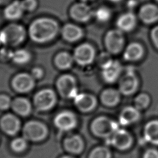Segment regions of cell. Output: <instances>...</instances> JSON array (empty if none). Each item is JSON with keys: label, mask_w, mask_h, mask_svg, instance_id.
<instances>
[{"label": "cell", "mask_w": 158, "mask_h": 158, "mask_svg": "<svg viewBox=\"0 0 158 158\" xmlns=\"http://www.w3.org/2000/svg\"><path fill=\"white\" fill-rule=\"evenodd\" d=\"M11 104L10 99L6 95H0V109H7Z\"/></svg>", "instance_id": "obj_35"}, {"label": "cell", "mask_w": 158, "mask_h": 158, "mask_svg": "<svg viewBox=\"0 0 158 158\" xmlns=\"http://www.w3.org/2000/svg\"><path fill=\"white\" fill-rule=\"evenodd\" d=\"M94 54V49L90 44H82L75 49L74 59L78 64L86 65L93 62Z\"/></svg>", "instance_id": "obj_10"}, {"label": "cell", "mask_w": 158, "mask_h": 158, "mask_svg": "<svg viewBox=\"0 0 158 158\" xmlns=\"http://www.w3.org/2000/svg\"><path fill=\"white\" fill-rule=\"evenodd\" d=\"M34 100L35 106L38 110H48L54 105L56 96L51 89H45L36 93Z\"/></svg>", "instance_id": "obj_9"}, {"label": "cell", "mask_w": 158, "mask_h": 158, "mask_svg": "<svg viewBox=\"0 0 158 158\" xmlns=\"http://www.w3.org/2000/svg\"><path fill=\"white\" fill-rule=\"evenodd\" d=\"M64 38L69 41H75L79 40L83 35V31L78 26L73 24H67L62 29Z\"/></svg>", "instance_id": "obj_24"}, {"label": "cell", "mask_w": 158, "mask_h": 158, "mask_svg": "<svg viewBox=\"0 0 158 158\" xmlns=\"http://www.w3.org/2000/svg\"><path fill=\"white\" fill-rule=\"evenodd\" d=\"M25 36L23 27L17 24H11L5 27L0 32L2 43L10 46H15L22 43Z\"/></svg>", "instance_id": "obj_3"}, {"label": "cell", "mask_w": 158, "mask_h": 158, "mask_svg": "<svg viewBox=\"0 0 158 158\" xmlns=\"http://www.w3.org/2000/svg\"><path fill=\"white\" fill-rule=\"evenodd\" d=\"M71 15L73 19L80 22L88 20L93 15V12L86 4L84 2L77 3L71 9Z\"/></svg>", "instance_id": "obj_19"}, {"label": "cell", "mask_w": 158, "mask_h": 158, "mask_svg": "<svg viewBox=\"0 0 158 158\" xmlns=\"http://www.w3.org/2000/svg\"><path fill=\"white\" fill-rule=\"evenodd\" d=\"M108 139L109 144L120 151L129 149L133 144V138L130 133L124 129L118 128Z\"/></svg>", "instance_id": "obj_7"}, {"label": "cell", "mask_w": 158, "mask_h": 158, "mask_svg": "<svg viewBox=\"0 0 158 158\" xmlns=\"http://www.w3.org/2000/svg\"><path fill=\"white\" fill-rule=\"evenodd\" d=\"M143 158H158V150L154 148L147 149L144 152Z\"/></svg>", "instance_id": "obj_36"}, {"label": "cell", "mask_w": 158, "mask_h": 158, "mask_svg": "<svg viewBox=\"0 0 158 158\" xmlns=\"http://www.w3.org/2000/svg\"><path fill=\"white\" fill-rule=\"evenodd\" d=\"M138 16L144 23H155L158 21V6L151 3L146 4L139 9Z\"/></svg>", "instance_id": "obj_12"}, {"label": "cell", "mask_w": 158, "mask_h": 158, "mask_svg": "<svg viewBox=\"0 0 158 158\" xmlns=\"http://www.w3.org/2000/svg\"><path fill=\"white\" fill-rule=\"evenodd\" d=\"M121 93L114 88H108L104 90L101 94V99L102 103L108 107H114L118 104L120 101Z\"/></svg>", "instance_id": "obj_22"}, {"label": "cell", "mask_w": 158, "mask_h": 158, "mask_svg": "<svg viewBox=\"0 0 158 158\" xmlns=\"http://www.w3.org/2000/svg\"><path fill=\"white\" fill-rule=\"evenodd\" d=\"M106 47L109 53L117 54L123 49L125 44V38L123 31L119 29L109 30L105 36Z\"/></svg>", "instance_id": "obj_6"}, {"label": "cell", "mask_w": 158, "mask_h": 158, "mask_svg": "<svg viewBox=\"0 0 158 158\" xmlns=\"http://www.w3.org/2000/svg\"><path fill=\"white\" fill-rule=\"evenodd\" d=\"M139 80L133 70L128 69L120 78L118 90L121 94L130 96L134 94L138 89Z\"/></svg>", "instance_id": "obj_5"}, {"label": "cell", "mask_w": 158, "mask_h": 158, "mask_svg": "<svg viewBox=\"0 0 158 158\" xmlns=\"http://www.w3.org/2000/svg\"><path fill=\"white\" fill-rule=\"evenodd\" d=\"M110 10L106 7H101L95 12L96 19L101 22H107L110 18Z\"/></svg>", "instance_id": "obj_32"}, {"label": "cell", "mask_w": 158, "mask_h": 158, "mask_svg": "<svg viewBox=\"0 0 158 158\" xmlns=\"http://www.w3.org/2000/svg\"><path fill=\"white\" fill-rule=\"evenodd\" d=\"M117 28L123 32H128L133 30L136 25V17L134 14L130 12L121 14L116 22Z\"/></svg>", "instance_id": "obj_17"}, {"label": "cell", "mask_w": 158, "mask_h": 158, "mask_svg": "<svg viewBox=\"0 0 158 158\" xmlns=\"http://www.w3.org/2000/svg\"><path fill=\"white\" fill-rule=\"evenodd\" d=\"M150 96L146 93H140L134 99V106L139 110L146 109L150 104Z\"/></svg>", "instance_id": "obj_28"}, {"label": "cell", "mask_w": 158, "mask_h": 158, "mask_svg": "<svg viewBox=\"0 0 158 158\" xmlns=\"http://www.w3.org/2000/svg\"><path fill=\"white\" fill-rule=\"evenodd\" d=\"M111 154L108 148L106 147H97L89 154V158H110Z\"/></svg>", "instance_id": "obj_30"}, {"label": "cell", "mask_w": 158, "mask_h": 158, "mask_svg": "<svg viewBox=\"0 0 158 158\" xmlns=\"http://www.w3.org/2000/svg\"><path fill=\"white\" fill-rule=\"evenodd\" d=\"M144 53L143 46L137 42L130 43L123 52V59L129 62H136L141 59Z\"/></svg>", "instance_id": "obj_16"}, {"label": "cell", "mask_w": 158, "mask_h": 158, "mask_svg": "<svg viewBox=\"0 0 158 158\" xmlns=\"http://www.w3.org/2000/svg\"><path fill=\"white\" fill-rule=\"evenodd\" d=\"M43 70L38 67L36 68H34L32 71H31V75L33 78H40L43 76Z\"/></svg>", "instance_id": "obj_38"}, {"label": "cell", "mask_w": 158, "mask_h": 158, "mask_svg": "<svg viewBox=\"0 0 158 158\" xmlns=\"http://www.w3.org/2000/svg\"><path fill=\"white\" fill-rule=\"evenodd\" d=\"M139 111L135 106L125 107L119 115V123L123 126H127L136 122L140 118Z\"/></svg>", "instance_id": "obj_14"}, {"label": "cell", "mask_w": 158, "mask_h": 158, "mask_svg": "<svg viewBox=\"0 0 158 158\" xmlns=\"http://www.w3.org/2000/svg\"><path fill=\"white\" fill-rule=\"evenodd\" d=\"M57 88L60 94L64 97L74 98L78 93L74 78L69 75L60 77L57 83Z\"/></svg>", "instance_id": "obj_8"}, {"label": "cell", "mask_w": 158, "mask_h": 158, "mask_svg": "<svg viewBox=\"0 0 158 158\" xmlns=\"http://www.w3.org/2000/svg\"><path fill=\"white\" fill-rule=\"evenodd\" d=\"M23 10L21 2L15 1L6 7L4 10V15L7 19L14 20L21 17Z\"/></svg>", "instance_id": "obj_25"}, {"label": "cell", "mask_w": 158, "mask_h": 158, "mask_svg": "<svg viewBox=\"0 0 158 158\" xmlns=\"http://www.w3.org/2000/svg\"><path fill=\"white\" fill-rule=\"evenodd\" d=\"M82 1H83V2H85V1H89V0H81Z\"/></svg>", "instance_id": "obj_43"}, {"label": "cell", "mask_w": 158, "mask_h": 158, "mask_svg": "<svg viewBox=\"0 0 158 158\" xmlns=\"http://www.w3.org/2000/svg\"><path fill=\"white\" fill-rule=\"evenodd\" d=\"M10 1V0H0V4H5L8 3Z\"/></svg>", "instance_id": "obj_40"}, {"label": "cell", "mask_w": 158, "mask_h": 158, "mask_svg": "<svg viewBox=\"0 0 158 158\" xmlns=\"http://www.w3.org/2000/svg\"><path fill=\"white\" fill-rule=\"evenodd\" d=\"M13 109L19 114L21 115H28L31 109L30 104L28 101L23 98H16L12 103Z\"/></svg>", "instance_id": "obj_26"}, {"label": "cell", "mask_w": 158, "mask_h": 158, "mask_svg": "<svg viewBox=\"0 0 158 158\" xmlns=\"http://www.w3.org/2000/svg\"><path fill=\"white\" fill-rule=\"evenodd\" d=\"M144 139L154 145H158V120H154L148 122L144 128Z\"/></svg>", "instance_id": "obj_21"}, {"label": "cell", "mask_w": 158, "mask_h": 158, "mask_svg": "<svg viewBox=\"0 0 158 158\" xmlns=\"http://www.w3.org/2000/svg\"><path fill=\"white\" fill-rule=\"evenodd\" d=\"M151 38L154 45L158 49V25L152 29L151 31Z\"/></svg>", "instance_id": "obj_37"}, {"label": "cell", "mask_w": 158, "mask_h": 158, "mask_svg": "<svg viewBox=\"0 0 158 158\" xmlns=\"http://www.w3.org/2000/svg\"><path fill=\"white\" fill-rule=\"evenodd\" d=\"M119 128L118 124L107 117L95 118L91 124V130L94 135L100 138H110Z\"/></svg>", "instance_id": "obj_2"}, {"label": "cell", "mask_w": 158, "mask_h": 158, "mask_svg": "<svg viewBox=\"0 0 158 158\" xmlns=\"http://www.w3.org/2000/svg\"><path fill=\"white\" fill-rule=\"evenodd\" d=\"M1 127L2 130L7 135H14L20 128V122L14 115L7 114L1 118Z\"/></svg>", "instance_id": "obj_20"}, {"label": "cell", "mask_w": 158, "mask_h": 158, "mask_svg": "<svg viewBox=\"0 0 158 158\" xmlns=\"http://www.w3.org/2000/svg\"><path fill=\"white\" fill-rule=\"evenodd\" d=\"M73 99L76 106L84 112L93 110L96 105V98L89 94L78 93Z\"/></svg>", "instance_id": "obj_18"}, {"label": "cell", "mask_w": 158, "mask_h": 158, "mask_svg": "<svg viewBox=\"0 0 158 158\" xmlns=\"http://www.w3.org/2000/svg\"><path fill=\"white\" fill-rule=\"evenodd\" d=\"M57 31V23L49 18L36 19L31 24L29 28L31 38L38 43H44L51 40L56 36Z\"/></svg>", "instance_id": "obj_1"}, {"label": "cell", "mask_w": 158, "mask_h": 158, "mask_svg": "<svg viewBox=\"0 0 158 158\" xmlns=\"http://www.w3.org/2000/svg\"><path fill=\"white\" fill-rule=\"evenodd\" d=\"M21 3L24 10L28 11L34 10L37 4L36 0H23Z\"/></svg>", "instance_id": "obj_34"}, {"label": "cell", "mask_w": 158, "mask_h": 158, "mask_svg": "<svg viewBox=\"0 0 158 158\" xmlns=\"http://www.w3.org/2000/svg\"><path fill=\"white\" fill-rule=\"evenodd\" d=\"M122 71L121 64L117 60H113L110 64L102 68V76L106 82L112 83L120 77Z\"/></svg>", "instance_id": "obj_13"}, {"label": "cell", "mask_w": 158, "mask_h": 158, "mask_svg": "<svg viewBox=\"0 0 158 158\" xmlns=\"http://www.w3.org/2000/svg\"><path fill=\"white\" fill-rule=\"evenodd\" d=\"M109 1H112V2H117L120 1L121 0H109Z\"/></svg>", "instance_id": "obj_42"}, {"label": "cell", "mask_w": 158, "mask_h": 158, "mask_svg": "<svg viewBox=\"0 0 158 158\" xmlns=\"http://www.w3.org/2000/svg\"><path fill=\"white\" fill-rule=\"evenodd\" d=\"M64 144L65 149L72 154L80 153L84 148L83 139L78 135H72L67 138Z\"/></svg>", "instance_id": "obj_23"}, {"label": "cell", "mask_w": 158, "mask_h": 158, "mask_svg": "<svg viewBox=\"0 0 158 158\" xmlns=\"http://www.w3.org/2000/svg\"><path fill=\"white\" fill-rule=\"evenodd\" d=\"M10 146L12 149L15 152H22L27 146V140L24 137L15 138L12 141Z\"/></svg>", "instance_id": "obj_31"}, {"label": "cell", "mask_w": 158, "mask_h": 158, "mask_svg": "<svg viewBox=\"0 0 158 158\" xmlns=\"http://www.w3.org/2000/svg\"><path fill=\"white\" fill-rule=\"evenodd\" d=\"M11 59L17 64H25L30 60V54L26 50L19 49L13 52Z\"/></svg>", "instance_id": "obj_29"}, {"label": "cell", "mask_w": 158, "mask_h": 158, "mask_svg": "<svg viewBox=\"0 0 158 158\" xmlns=\"http://www.w3.org/2000/svg\"><path fill=\"white\" fill-rule=\"evenodd\" d=\"M14 88L19 92L25 93L30 91L34 85L33 77L25 73L17 75L12 81Z\"/></svg>", "instance_id": "obj_15"}, {"label": "cell", "mask_w": 158, "mask_h": 158, "mask_svg": "<svg viewBox=\"0 0 158 158\" xmlns=\"http://www.w3.org/2000/svg\"><path fill=\"white\" fill-rule=\"evenodd\" d=\"M2 43V41H1V37H0V44Z\"/></svg>", "instance_id": "obj_44"}, {"label": "cell", "mask_w": 158, "mask_h": 158, "mask_svg": "<svg viewBox=\"0 0 158 158\" xmlns=\"http://www.w3.org/2000/svg\"><path fill=\"white\" fill-rule=\"evenodd\" d=\"M73 62V58L67 52H62L59 53L56 58V64L58 67L66 69L69 68Z\"/></svg>", "instance_id": "obj_27"}, {"label": "cell", "mask_w": 158, "mask_h": 158, "mask_svg": "<svg viewBox=\"0 0 158 158\" xmlns=\"http://www.w3.org/2000/svg\"><path fill=\"white\" fill-rule=\"evenodd\" d=\"M113 60L111 59L110 55L108 53L103 52L100 54V56L98 57V62L99 65L101 66V67L102 69L106 65H107L109 64H110Z\"/></svg>", "instance_id": "obj_33"}, {"label": "cell", "mask_w": 158, "mask_h": 158, "mask_svg": "<svg viewBox=\"0 0 158 158\" xmlns=\"http://www.w3.org/2000/svg\"><path fill=\"white\" fill-rule=\"evenodd\" d=\"M156 1H157V2H158V0H156Z\"/></svg>", "instance_id": "obj_45"}, {"label": "cell", "mask_w": 158, "mask_h": 158, "mask_svg": "<svg viewBox=\"0 0 158 158\" xmlns=\"http://www.w3.org/2000/svg\"><path fill=\"white\" fill-rule=\"evenodd\" d=\"M48 134L46 126L42 123L37 121H30L23 127V137L28 141H40L44 139Z\"/></svg>", "instance_id": "obj_4"}, {"label": "cell", "mask_w": 158, "mask_h": 158, "mask_svg": "<svg viewBox=\"0 0 158 158\" xmlns=\"http://www.w3.org/2000/svg\"><path fill=\"white\" fill-rule=\"evenodd\" d=\"M60 158H73V157H70V156H63V157H60Z\"/></svg>", "instance_id": "obj_41"}, {"label": "cell", "mask_w": 158, "mask_h": 158, "mask_svg": "<svg viewBox=\"0 0 158 158\" xmlns=\"http://www.w3.org/2000/svg\"><path fill=\"white\" fill-rule=\"evenodd\" d=\"M56 127L61 131H69L74 128L77 125L75 115L69 111L59 113L54 118Z\"/></svg>", "instance_id": "obj_11"}, {"label": "cell", "mask_w": 158, "mask_h": 158, "mask_svg": "<svg viewBox=\"0 0 158 158\" xmlns=\"http://www.w3.org/2000/svg\"><path fill=\"white\" fill-rule=\"evenodd\" d=\"M12 53H13V52H12L10 50H8L7 49H2L0 51L1 57L5 58V59H9V58L11 59L12 56Z\"/></svg>", "instance_id": "obj_39"}]
</instances>
